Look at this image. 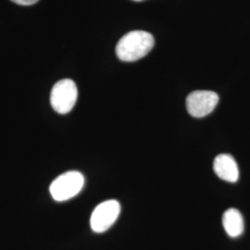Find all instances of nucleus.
I'll return each instance as SVG.
<instances>
[{"instance_id":"obj_8","label":"nucleus","mask_w":250,"mask_h":250,"mask_svg":"<svg viewBox=\"0 0 250 250\" xmlns=\"http://www.w3.org/2000/svg\"><path fill=\"white\" fill-rule=\"evenodd\" d=\"M11 1L21 6H31L36 4V2H38L39 0H11Z\"/></svg>"},{"instance_id":"obj_4","label":"nucleus","mask_w":250,"mask_h":250,"mask_svg":"<svg viewBox=\"0 0 250 250\" xmlns=\"http://www.w3.org/2000/svg\"><path fill=\"white\" fill-rule=\"evenodd\" d=\"M121 212V205L117 200H107L100 203L93 211L90 224L94 232H106L116 222Z\"/></svg>"},{"instance_id":"obj_1","label":"nucleus","mask_w":250,"mask_h":250,"mask_svg":"<svg viewBox=\"0 0 250 250\" xmlns=\"http://www.w3.org/2000/svg\"><path fill=\"white\" fill-rule=\"evenodd\" d=\"M154 37L145 31H133L123 36L116 45L117 57L127 62L138 61L150 52Z\"/></svg>"},{"instance_id":"obj_2","label":"nucleus","mask_w":250,"mask_h":250,"mask_svg":"<svg viewBox=\"0 0 250 250\" xmlns=\"http://www.w3.org/2000/svg\"><path fill=\"white\" fill-rule=\"evenodd\" d=\"M83 184V175L79 171L71 170L55 179L50 185L49 191L55 200L65 201L78 195Z\"/></svg>"},{"instance_id":"obj_3","label":"nucleus","mask_w":250,"mask_h":250,"mask_svg":"<svg viewBox=\"0 0 250 250\" xmlns=\"http://www.w3.org/2000/svg\"><path fill=\"white\" fill-rule=\"evenodd\" d=\"M78 97L75 83L71 79H63L55 83L50 94V103L55 111L66 114L72 110Z\"/></svg>"},{"instance_id":"obj_6","label":"nucleus","mask_w":250,"mask_h":250,"mask_svg":"<svg viewBox=\"0 0 250 250\" xmlns=\"http://www.w3.org/2000/svg\"><path fill=\"white\" fill-rule=\"evenodd\" d=\"M213 170L218 177L229 183H235L239 177L237 163L229 154H220L215 158Z\"/></svg>"},{"instance_id":"obj_7","label":"nucleus","mask_w":250,"mask_h":250,"mask_svg":"<svg viewBox=\"0 0 250 250\" xmlns=\"http://www.w3.org/2000/svg\"><path fill=\"white\" fill-rule=\"evenodd\" d=\"M223 224L227 234L237 237L244 232V219L241 212L236 208H228L223 216Z\"/></svg>"},{"instance_id":"obj_5","label":"nucleus","mask_w":250,"mask_h":250,"mask_svg":"<svg viewBox=\"0 0 250 250\" xmlns=\"http://www.w3.org/2000/svg\"><path fill=\"white\" fill-rule=\"evenodd\" d=\"M219 102V96L212 91L198 90L188 95L187 107L191 116L203 118L213 111Z\"/></svg>"},{"instance_id":"obj_9","label":"nucleus","mask_w":250,"mask_h":250,"mask_svg":"<svg viewBox=\"0 0 250 250\" xmlns=\"http://www.w3.org/2000/svg\"><path fill=\"white\" fill-rule=\"evenodd\" d=\"M136 1H139V0H136Z\"/></svg>"}]
</instances>
